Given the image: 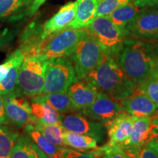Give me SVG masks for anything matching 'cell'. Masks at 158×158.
Segmentation results:
<instances>
[{
    "instance_id": "obj_1",
    "label": "cell",
    "mask_w": 158,
    "mask_h": 158,
    "mask_svg": "<svg viewBox=\"0 0 158 158\" xmlns=\"http://www.w3.org/2000/svg\"><path fill=\"white\" fill-rule=\"evenodd\" d=\"M155 49L142 41L127 40L118 52V64L135 87L157 70Z\"/></svg>"
},
{
    "instance_id": "obj_2",
    "label": "cell",
    "mask_w": 158,
    "mask_h": 158,
    "mask_svg": "<svg viewBox=\"0 0 158 158\" xmlns=\"http://www.w3.org/2000/svg\"><path fill=\"white\" fill-rule=\"evenodd\" d=\"M84 80L98 92L120 102L133 93L135 86L129 81L114 57L106 55L97 68Z\"/></svg>"
},
{
    "instance_id": "obj_3",
    "label": "cell",
    "mask_w": 158,
    "mask_h": 158,
    "mask_svg": "<svg viewBox=\"0 0 158 158\" xmlns=\"http://www.w3.org/2000/svg\"><path fill=\"white\" fill-rule=\"evenodd\" d=\"M106 53L87 29L79 39L70 57L78 79H84L101 63Z\"/></svg>"
},
{
    "instance_id": "obj_4",
    "label": "cell",
    "mask_w": 158,
    "mask_h": 158,
    "mask_svg": "<svg viewBox=\"0 0 158 158\" xmlns=\"http://www.w3.org/2000/svg\"><path fill=\"white\" fill-rule=\"evenodd\" d=\"M48 59L37 55L24 58L20 68L16 90L33 98L43 94Z\"/></svg>"
},
{
    "instance_id": "obj_5",
    "label": "cell",
    "mask_w": 158,
    "mask_h": 158,
    "mask_svg": "<svg viewBox=\"0 0 158 158\" xmlns=\"http://www.w3.org/2000/svg\"><path fill=\"white\" fill-rule=\"evenodd\" d=\"M86 29L98 41L106 55L114 59L117 56L124 43V30L114 24L107 15L95 17Z\"/></svg>"
},
{
    "instance_id": "obj_6",
    "label": "cell",
    "mask_w": 158,
    "mask_h": 158,
    "mask_svg": "<svg viewBox=\"0 0 158 158\" xmlns=\"http://www.w3.org/2000/svg\"><path fill=\"white\" fill-rule=\"evenodd\" d=\"M77 80L73 63L69 57L49 59L42 94L67 92L69 86Z\"/></svg>"
},
{
    "instance_id": "obj_7",
    "label": "cell",
    "mask_w": 158,
    "mask_h": 158,
    "mask_svg": "<svg viewBox=\"0 0 158 158\" xmlns=\"http://www.w3.org/2000/svg\"><path fill=\"white\" fill-rule=\"evenodd\" d=\"M86 28L64 29L45 37L39 55L47 59L70 57Z\"/></svg>"
},
{
    "instance_id": "obj_8",
    "label": "cell",
    "mask_w": 158,
    "mask_h": 158,
    "mask_svg": "<svg viewBox=\"0 0 158 158\" xmlns=\"http://www.w3.org/2000/svg\"><path fill=\"white\" fill-rule=\"evenodd\" d=\"M2 96L9 124L22 128L32 119L30 102L24 94L15 89Z\"/></svg>"
},
{
    "instance_id": "obj_9",
    "label": "cell",
    "mask_w": 158,
    "mask_h": 158,
    "mask_svg": "<svg viewBox=\"0 0 158 158\" xmlns=\"http://www.w3.org/2000/svg\"><path fill=\"white\" fill-rule=\"evenodd\" d=\"M123 111L119 102L106 94L98 92L93 103L81 113L90 119L105 124Z\"/></svg>"
},
{
    "instance_id": "obj_10",
    "label": "cell",
    "mask_w": 158,
    "mask_h": 158,
    "mask_svg": "<svg viewBox=\"0 0 158 158\" xmlns=\"http://www.w3.org/2000/svg\"><path fill=\"white\" fill-rule=\"evenodd\" d=\"M62 126L64 130L91 136L98 141H102L104 138L102 123L90 119L82 114H62Z\"/></svg>"
},
{
    "instance_id": "obj_11",
    "label": "cell",
    "mask_w": 158,
    "mask_h": 158,
    "mask_svg": "<svg viewBox=\"0 0 158 158\" xmlns=\"http://www.w3.org/2000/svg\"><path fill=\"white\" fill-rule=\"evenodd\" d=\"M126 36L136 38L158 39V11L140 12L124 29Z\"/></svg>"
},
{
    "instance_id": "obj_12",
    "label": "cell",
    "mask_w": 158,
    "mask_h": 158,
    "mask_svg": "<svg viewBox=\"0 0 158 158\" xmlns=\"http://www.w3.org/2000/svg\"><path fill=\"white\" fill-rule=\"evenodd\" d=\"M135 119V116L123 111L105 124L107 128L108 143L122 145L131 134Z\"/></svg>"
},
{
    "instance_id": "obj_13",
    "label": "cell",
    "mask_w": 158,
    "mask_h": 158,
    "mask_svg": "<svg viewBox=\"0 0 158 158\" xmlns=\"http://www.w3.org/2000/svg\"><path fill=\"white\" fill-rule=\"evenodd\" d=\"M45 39L43 25L37 21H33L26 27L20 35L19 49L22 52L24 58L37 56Z\"/></svg>"
},
{
    "instance_id": "obj_14",
    "label": "cell",
    "mask_w": 158,
    "mask_h": 158,
    "mask_svg": "<svg viewBox=\"0 0 158 158\" xmlns=\"http://www.w3.org/2000/svg\"><path fill=\"white\" fill-rule=\"evenodd\" d=\"M118 102L124 112L136 118L152 116L158 110L157 104L135 88L131 95Z\"/></svg>"
},
{
    "instance_id": "obj_15",
    "label": "cell",
    "mask_w": 158,
    "mask_h": 158,
    "mask_svg": "<svg viewBox=\"0 0 158 158\" xmlns=\"http://www.w3.org/2000/svg\"><path fill=\"white\" fill-rule=\"evenodd\" d=\"M68 94L76 111H81L94 102L98 91L84 79H78L69 86Z\"/></svg>"
},
{
    "instance_id": "obj_16",
    "label": "cell",
    "mask_w": 158,
    "mask_h": 158,
    "mask_svg": "<svg viewBox=\"0 0 158 158\" xmlns=\"http://www.w3.org/2000/svg\"><path fill=\"white\" fill-rule=\"evenodd\" d=\"M152 127L151 116L136 118L131 134L122 146L138 152L153 139Z\"/></svg>"
},
{
    "instance_id": "obj_17",
    "label": "cell",
    "mask_w": 158,
    "mask_h": 158,
    "mask_svg": "<svg viewBox=\"0 0 158 158\" xmlns=\"http://www.w3.org/2000/svg\"><path fill=\"white\" fill-rule=\"evenodd\" d=\"M77 2H70L62 6L51 19L43 24V36L49 35L66 29L73 21L77 11Z\"/></svg>"
},
{
    "instance_id": "obj_18",
    "label": "cell",
    "mask_w": 158,
    "mask_h": 158,
    "mask_svg": "<svg viewBox=\"0 0 158 158\" xmlns=\"http://www.w3.org/2000/svg\"><path fill=\"white\" fill-rule=\"evenodd\" d=\"M31 110L33 118L48 124L62 125V114L56 111L40 95L31 98Z\"/></svg>"
},
{
    "instance_id": "obj_19",
    "label": "cell",
    "mask_w": 158,
    "mask_h": 158,
    "mask_svg": "<svg viewBox=\"0 0 158 158\" xmlns=\"http://www.w3.org/2000/svg\"><path fill=\"white\" fill-rule=\"evenodd\" d=\"M31 120L23 127L24 133L29 136L31 140L37 144V147L49 158H62L63 154L67 148L59 147L49 142L43 134L35 127Z\"/></svg>"
},
{
    "instance_id": "obj_20",
    "label": "cell",
    "mask_w": 158,
    "mask_h": 158,
    "mask_svg": "<svg viewBox=\"0 0 158 158\" xmlns=\"http://www.w3.org/2000/svg\"><path fill=\"white\" fill-rule=\"evenodd\" d=\"M99 0H77V11L73 21L66 29L86 28L96 17Z\"/></svg>"
},
{
    "instance_id": "obj_21",
    "label": "cell",
    "mask_w": 158,
    "mask_h": 158,
    "mask_svg": "<svg viewBox=\"0 0 158 158\" xmlns=\"http://www.w3.org/2000/svg\"><path fill=\"white\" fill-rule=\"evenodd\" d=\"M33 0H0V20L18 21L27 16Z\"/></svg>"
},
{
    "instance_id": "obj_22",
    "label": "cell",
    "mask_w": 158,
    "mask_h": 158,
    "mask_svg": "<svg viewBox=\"0 0 158 158\" xmlns=\"http://www.w3.org/2000/svg\"><path fill=\"white\" fill-rule=\"evenodd\" d=\"M10 158H49L27 134L19 135Z\"/></svg>"
},
{
    "instance_id": "obj_23",
    "label": "cell",
    "mask_w": 158,
    "mask_h": 158,
    "mask_svg": "<svg viewBox=\"0 0 158 158\" xmlns=\"http://www.w3.org/2000/svg\"><path fill=\"white\" fill-rule=\"evenodd\" d=\"M63 141L65 147H70L81 151L93 150L98 148V141L94 138L66 130L63 133Z\"/></svg>"
},
{
    "instance_id": "obj_24",
    "label": "cell",
    "mask_w": 158,
    "mask_h": 158,
    "mask_svg": "<svg viewBox=\"0 0 158 158\" xmlns=\"http://www.w3.org/2000/svg\"><path fill=\"white\" fill-rule=\"evenodd\" d=\"M141 10V7L134 5L132 1L127 5L116 9L107 16L114 24L124 30L125 27L137 16Z\"/></svg>"
},
{
    "instance_id": "obj_25",
    "label": "cell",
    "mask_w": 158,
    "mask_h": 158,
    "mask_svg": "<svg viewBox=\"0 0 158 158\" xmlns=\"http://www.w3.org/2000/svg\"><path fill=\"white\" fill-rule=\"evenodd\" d=\"M20 134L9 124H0V158H10Z\"/></svg>"
},
{
    "instance_id": "obj_26",
    "label": "cell",
    "mask_w": 158,
    "mask_h": 158,
    "mask_svg": "<svg viewBox=\"0 0 158 158\" xmlns=\"http://www.w3.org/2000/svg\"><path fill=\"white\" fill-rule=\"evenodd\" d=\"M31 121L35 127L38 130L49 142L59 147H65L63 141V133L64 129L62 125L44 124L36 121L34 118H32Z\"/></svg>"
},
{
    "instance_id": "obj_27",
    "label": "cell",
    "mask_w": 158,
    "mask_h": 158,
    "mask_svg": "<svg viewBox=\"0 0 158 158\" xmlns=\"http://www.w3.org/2000/svg\"><path fill=\"white\" fill-rule=\"evenodd\" d=\"M43 99L59 113L64 114L76 111L69 97L68 92H56L49 94H41Z\"/></svg>"
},
{
    "instance_id": "obj_28",
    "label": "cell",
    "mask_w": 158,
    "mask_h": 158,
    "mask_svg": "<svg viewBox=\"0 0 158 158\" xmlns=\"http://www.w3.org/2000/svg\"><path fill=\"white\" fill-rule=\"evenodd\" d=\"M100 158H136L138 152L128 149L122 145H110L107 143L92 150Z\"/></svg>"
},
{
    "instance_id": "obj_29",
    "label": "cell",
    "mask_w": 158,
    "mask_h": 158,
    "mask_svg": "<svg viewBox=\"0 0 158 158\" xmlns=\"http://www.w3.org/2000/svg\"><path fill=\"white\" fill-rule=\"evenodd\" d=\"M23 60H24V56L22 54L15 60L7 76L2 80L0 81V94L1 95L11 93L16 89L20 68Z\"/></svg>"
},
{
    "instance_id": "obj_30",
    "label": "cell",
    "mask_w": 158,
    "mask_h": 158,
    "mask_svg": "<svg viewBox=\"0 0 158 158\" xmlns=\"http://www.w3.org/2000/svg\"><path fill=\"white\" fill-rule=\"evenodd\" d=\"M135 88L158 105V71L154 73Z\"/></svg>"
},
{
    "instance_id": "obj_31",
    "label": "cell",
    "mask_w": 158,
    "mask_h": 158,
    "mask_svg": "<svg viewBox=\"0 0 158 158\" xmlns=\"http://www.w3.org/2000/svg\"><path fill=\"white\" fill-rule=\"evenodd\" d=\"M133 0H101L99 1L96 11V17L106 16L116 9L130 3Z\"/></svg>"
},
{
    "instance_id": "obj_32",
    "label": "cell",
    "mask_w": 158,
    "mask_h": 158,
    "mask_svg": "<svg viewBox=\"0 0 158 158\" xmlns=\"http://www.w3.org/2000/svg\"><path fill=\"white\" fill-rule=\"evenodd\" d=\"M21 54H22V52L19 49H17L7 57L5 62L0 64V81L2 80L7 76L15 60Z\"/></svg>"
},
{
    "instance_id": "obj_33",
    "label": "cell",
    "mask_w": 158,
    "mask_h": 158,
    "mask_svg": "<svg viewBox=\"0 0 158 158\" xmlns=\"http://www.w3.org/2000/svg\"><path fill=\"white\" fill-rule=\"evenodd\" d=\"M62 158H100L93 152H82L72 149H66Z\"/></svg>"
},
{
    "instance_id": "obj_34",
    "label": "cell",
    "mask_w": 158,
    "mask_h": 158,
    "mask_svg": "<svg viewBox=\"0 0 158 158\" xmlns=\"http://www.w3.org/2000/svg\"><path fill=\"white\" fill-rule=\"evenodd\" d=\"M136 158H158V155L147 144H146L138 150Z\"/></svg>"
},
{
    "instance_id": "obj_35",
    "label": "cell",
    "mask_w": 158,
    "mask_h": 158,
    "mask_svg": "<svg viewBox=\"0 0 158 158\" xmlns=\"http://www.w3.org/2000/svg\"><path fill=\"white\" fill-rule=\"evenodd\" d=\"M45 1L47 0H33L32 3L29 6L28 10L27 12V16H31L34 15Z\"/></svg>"
},
{
    "instance_id": "obj_36",
    "label": "cell",
    "mask_w": 158,
    "mask_h": 158,
    "mask_svg": "<svg viewBox=\"0 0 158 158\" xmlns=\"http://www.w3.org/2000/svg\"><path fill=\"white\" fill-rule=\"evenodd\" d=\"M134 5L143 8L147 7H152L158 4V0H133Z\"/></svg>"
},
{
    "instance_id": "obj_37",
    "label": "cell",
    "mask_w": 158,
    "mask_h": 158,
    "mask_svg": "<svg viewBox=\"0 0 158 158\" xmlns=\"http://www.w3.org/2000/svg\"><path fill=\"white\" fill-rule=\"evenodd\" d=\"M0 124H9L7 118H6L5 106H4L2 96L1 94H0Z\"/></svg>"
},
{
    "instance_id": "obj_38",
    "label": "cell",
    "mask_w": 158,
    "mask_h": 158,
    "mask_svg": "<svg viewBox=\"0 0 158 158\" xmlns=\"http://www.w3.org/2000/svg\"><path fill=\"white\" fill-rule=\"evenodd\" d=\"M11 38V35L8 34L7 31H4L3 33H0V48H3L5 45L9 42Z\"/></svg>"
},
{
    "instance_id": "obj_39",
    "label": "cell",
    "mask_w": 158,
    "mask_h": 158,
    "mask_svg": "<svg viewBox=\"0 0 158 158\" xmlns=\"http://www.w3.org/2000/svg\"><path fill=\"white\" fill-rule=\"evenodd\" d=\"M147 145L150 148H152L158 155V138H155V139H152V141H150L147 143Z\"/></svg>"
},
{
    "instance_id": "obj_40",
    "label": "cell",
    "mask_w": 158,
    "mask_h": 158,
    "mask_svg": "<svg viewBox=\"0 0 158 158\" xmlns=\"http://www.w3.org/2000/svg\"><path fill=\"white\" fill-rule=\"evenodd\" d=\"M152 122H153L152 135H153V139H155V138H158V118L156 120H152Z\"/></svg>"
},
{
    "instance_id": "obj_41",
    "label": "cell",
    "mask_w": 158,
    "mask_h": 158,
    "mask_svg": "<svg viewBox=\"0 0 158 158\" xmlns=\"http://www.w3.org/2000/svg\"><path fill=\"white\" fill-rule=\"evenodd\" d=\"M155 63H156V68L158 71V48L155 49Z\"/></svg>"
},
{
    "instance_id": "obj_42",
    "label": "cell",
    "mask_w": 158,
    "mask_h": 158,
    "mask_svg": "<svg viewBox=\"0 0 158 158\" xmlns=\"http://www.w3.org/2000/svg\"><path fill=\"white\" fill-rule=\"evenodd\" d=\"M99 1H101V0H99Z\"/></svg>"
}]
</instances>
